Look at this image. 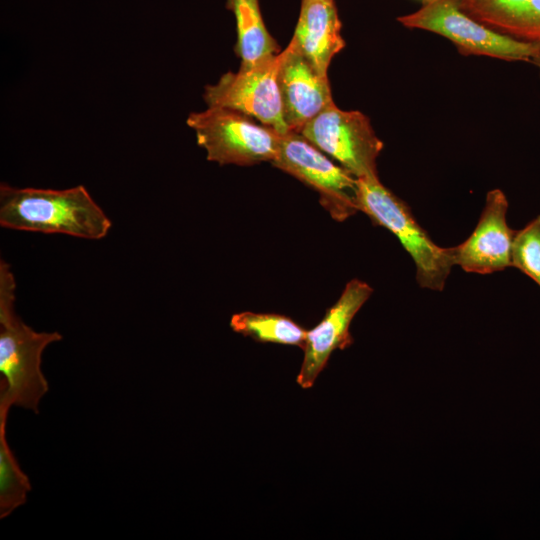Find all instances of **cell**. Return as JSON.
<instances>
[{
    "label": "cell",
    "instance_id": "6da1fadb",
    "mask_svg": "<svg viewBox=\"0 0 540 540\" xmlns=\"http://www.w3.org/2000/svg\"><path fill=\"white\" fill-rule=\"evenodd\" d=\"M16 282L10 265L0 262V422H6L12 406L32 410L48 391L41 370L45 348L62 340L54 332H37L15 312Z\"/></svg>",
    "mask_w": 540,
    "mask_h": 540
},
{
    "label": "cell",
    "instance_id": "2e32d148",
    "mask_svg": "<svg viewBox=\"0 0 540 540\" xmlns=\"http://www.w3.org/2000/svg\"><path fill=\"white\" fill-rule=\"evenodd\" d=\"M511 266L540 286V215L515 232Z\"/></svg>",
    "mask_w": 540,
    "mask_h": 540
},
{
    "label": "cell",
    "instance_id": "7a4b0ae2",
    "mask_svg": "<svg viewBox=\"0 0 540 540\" xmlns=\"http://www.w3.org/2000/svg\"><path fill=\"white\" fill-rule=\"evenodd\" d=\"M0 225L100 240L108 234L112 221L83 185L56 190L1 183Z\"/></svg>",
    "mask_w": 540,
    "mask_h": 540
},
{
    "label": "cell",
    "instance_id": "5bb4252c",
    "mask_svg": "<svg viewBox=\"0 0 540 540\" xmlns=\"http://www.w3.org/2000/svg\"><path fill=\"white\" fill-rule=\"evenodd\" d=\"M231 329L260 343L304 347L307 330L290 317L275 313H236L230 320Z\"/></svg>",
    "mask_w": 540,
    "mask_h": 540
},
{
    "label": "cell",
    "instance_id": "44dd1931",
    "mask_svg": "<svg viewBox=\"0 0 540 540\" xmlns=\"http://www.w3.org/2000/svg\"><path fill=\"white\" fill-rule=\"evenodd\" d=\"M422 1H423V3H425V2H429V1H432V0H422Z\"/></svg>",
    "mask_w": 540,
    "mask_h": 540
},
{
    "label": "cell",
    "instance_id": "7c38bea8",
    "mask_svg": "<svg viewBox=\"0 0 540 540\" xmlns=\"http://www.w3.org/2000/svg\"><path fill=\"white\" fill-rule=\"evenodd\" d=\"M341 27L334 1L302 0L291 42L318 71L327 74L331 60L345 46Z\"/></svg>",
    "mask_w": 540,
    "mask_h": 540
},
{
    "label": "cell",
    "instance_id": "9c48e42d",
    "mask_svg": "<svg viewBox=\"0 0 540 540\" xmlns=\"http://www.w3.org/2000/svg\"><path fill=\"white\" fill-rule=\"evenodd\" d=\"M373 289L359 279L349 281L339 299L325 313L323 319L307 331L304 358L296 377L297 384L311 388L320 372L326 367L331 354L336 349H346L353 343L350 324L369 299Z\"/></svg>",
    "mask_w": 540,
    "mask_h": 540
},
{
    "label": "cell",
    "instance_id": "277c9868",
    "mask_svg": "<svg viewBox=\"0 0 540 540\" xmlns=\"http://www.w3.org/2000/svg\"><path fill=\"white\" fill-rule=\"evenodd\" d=\"M187 125L194 130L207 160L220 165L272 162L278 153L280 133L232 109L208 107L191 113Z\"/></svg>",
    "mask_w": 540,
    "mask_h": 540
},
{
    "label": "cell",
    "instance_id": "9a60e30c",
    "mask_svg": "<svg viewBox=\"0 0 540 540\" xmlns=\"http://www.w3.org/2000/svg\"><path fill=\"white\" fill-rule=\"evenodd\" d=\"M30 490L29 478L7 442L6 424H0V518L7 517L25 504Z\"/></svg>",
    "mask_w": 540,
    "mask_h": 540
},
{
    "label": "cell",
    "instance_id": "30bf717a",
    "mask_svg": "<svg viewBox=\"0 0 540 540\" xmlns=\"http://www.w3.org/2000/svg\"><path fill=\"white\" fill-rule=\"evenodd\" d=\"M508 201L500 189L490 190L472 234L453 248L454 265L464 271L490 274L511 266L515 232L506 221Z\"/></svg>",
    "mask_w": 540,
    "mask_h": 540
},
{
    "label": "cell",
    "instance_id": "52a82bcc",
    "mask_svg": "<svg viewBox=\"0 0 540 540\" xmlns=\"http://www.w3.org/2000/svg\"><path fill=\"white\" fill-rule=\"evenodd\" d=\"M284 51L254 65H241L238 72L223 74L207 85L204 100L208 107H222L257 119L280 134L290 132L283 118L278 73Z\"/></svg>",
    "mask_w": 540,
    "mask_h": 540
},
{
    "label": "cell",
    "instance_id": "8992f818",
    "mask_svg": "<svg viewBox=\"0 0 540 540\" xmlns=\"http://www.w3.org/2000/svg\"><path fill=\"white\" fill-rule=\"evenodd\" d=\"M271 163L318 192L320 204L334 220L343 222L359 211L357 178L300 133L280 135L278 153Z\"/></svg>",
    "mask_w": 540,
    "mask_h": 540
},
{
    "label": "cell",
    "instance_id": "8fae6325",
    "mask_svg": "<svg viewBox=\"0 0 540 540\" xmlns=\"http://www.w3.org/2000/svg\"><path fill=\"white\" fill-rule=\"evenodd\" d=\"M278 73L283 118L290 132L334 103L327 74L318 71L290 41Z\"/></svg>",
    "mask_w": 540,
    "mask_h": 540
},
{
    "label": "cell",
    "instance_id": "ac0fdd59",
    "mask_svg": "<svg viewBox=\"0 0 540 540\" xmlns=\"http://www.w3.org/2000/svg\"><path fill=\"white\" fill-rule=\"evenodd\" d=\"M502 34L532 45L540 52V0H526Z\"/></svg>",
    "mask_w": 540,
    "mask_h": 540
},
{
    "label": "cell",
    "instance_id": "e0dca14e",
    "mask_svg": "<svg viewBox=\"0 0 540 540\" xmlns=\"http://www.w3.org/2000/svg\"><path fill=\"white\" fill-rule=\"evenodd\" d=\"M526 0H455L472 18L502 34Z\"/></svg>",
    "mask_w": 540,
    "mask_h": 540
},
{
    "label": "cell",
    "instance_id": "d6986e66",
    "mask_svg": "<svg viewBox=\"0 0 540 540\" xmlns=\"http://www.w3.org/2000/svg\"><path fill=\"white\" fill-rule=\"evenodd\" d=\"M533 63H534V64L539 68V70H540V60H537V61H535V62H533Z\"/></svg>",
    "mask_w": 540,
    "mask_h": 540
},
{
    "label": "cell",
    "instance_id": "ba28073f",
    "mask_svg": "<svg viewBox=\"0 0 540 540\" xmlns=\"http://www.w3.org/2000/svg\"><path fill=\"white\" fill-rule=\"evenodd\" d=\"M299 133L356 178L378 176L376 160L384 144L363 113L344 111L333 103Z\"/></svg>",
    "mask_w": 540,
    "mask_h": 540
},
{
    "label": "cell",
    "instance_id": "ffe728a7",
    "mask_svg": "<svg viewBox=\"0 0 540 540\" xmlns=\"http://www.w3.org/2000/svg\"><path fill=\"white\" fill-rule=\"evenodd\" d=\"M233 0H227V6L232 2Z\"/></svg>",
    "mask_w": 540,
    "mask_h": 540
},
{
    "label": "cell",
    "instance_id": "5b68a950",
    "mask_svg": "<svg viewBox=\"0 0 540 540\" xmlns=\"http://www.w3.org/2000/svg\"><path fill=\"white\" fill-rule=\"evenodd\" d=\"M398 21L407 28L436 33L450 40L464 55H480L506 61L540 60L532 45L501 34L469 16L455 0H432Z\"/></svg>",
    "mask_w": 540,
    "mask_h": 540
},
{
    "label": "cell",
    "instance_id": "7402d4cb",
    "mask_svg": "<svg viewBox=\"0 0 540 540\" xmlns=\"http://www.w3.org/2000/svg\"><path fill=\"white\" fill-rule=\"evenodd\" d=\"M331 1H334V0H331Z\"/></svg>",
    "mask_w": 540,
    "mask_h": 540
},
{
    "label": "cell",
    "instance_id": "4fadbf2b",
    "mask_svg": "<svg viewBox=\"0 0 540 540\" xmlns=\"http://www.w3.org/2000/svg\"><path fill=\"white\" fill-rule=\"evenodd\" d=\"M227 7L236 17L241 65H254L281 52L265 27L258 0H233Z\"/></svg>",
    "mask_w": 540,
    "mask_h": 540
},
{
    "label": "cell",
    "instance_id": "3957f363",
    "mask_svg": "<svg viewBox=\"0 0 540 540\" xmlns=\"http://www.w3.org/2000/svg\"><path fill=\"white\" fill-rule=\"evenodd\" d=\"M358 210L375 225L392 232L412 257L416 280L423 288L441 291L454 265L453 248L435 244L417 223L409 206L386 188L378 176L357 178Z\"/></svg>",
    "mask_w": 540,
    "mask_h": 540
}]
</instances>
